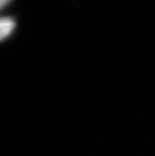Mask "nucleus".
Returning a JSON list of instances; mask_svg holds the SVG:
<instances>
[{"instance_id":"1","label":"nucleus","mask_w":155,"mask_h":156,"mask_svg":"<svg viewBox=\"0 0 155 156\" xmlns=\"http://www.w3.org/2000/svg\"><path fill=\"white\" fill-rule=\"evenodd\" d=\"M15 27V21L10 17H5L1 19V23H0V37L1 39L6 38L11 34L12 30Z\"/></svg>"},{"instance_id":"2","label":"nucleus","mask_w":155,"mask_h":156,"mask_svg":"<svg viewBox=\"0 0 155 156\" xmlns=\"http://www.w3.org/2000/svg\"><path fill=\"white\" fill-rule=\"evenodd\" d=\"M9 2V0H0V3H1V7H4V6Z\"/></svg>"}]
</instances>
